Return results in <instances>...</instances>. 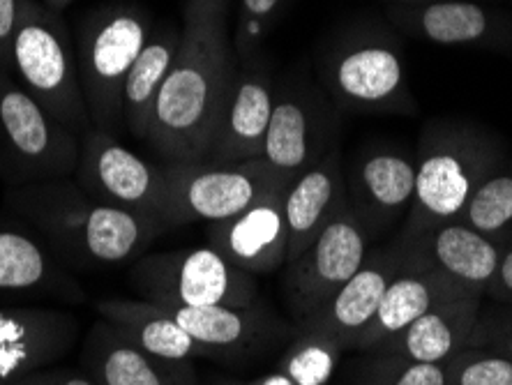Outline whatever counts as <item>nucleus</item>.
I'll return each mask as SVG.
<instances>
[{"instance_id": "obj_1", "label": "nucleus", "mask_w": 512, "mask_h": 385, "mask_svg": "<svg viewBox=\"0 0 512 385\" xmlns=\"http://www.w3.org/2000/svg\"><path fill=\"white\" fill-rule=\"evenodd\" d=\"M236 74L229 0H185L180 44L146 137L164 162H203Z\"/></svg>"}, {"instance_id": "obj_2", "label": "nucleus", "mask_w": 512, "mask_h": 385, "mask_svg": "<svg viewBox=\"0 0 512 385\" xmlns=\"http://www.w3.org/2000/svg\"><path fill=\"white\" fill-rule=\"evenodd\" d=\"M5 203L65 252L93 263L130 261L169 231L160 217L90 199L70 178L7 187Z\"/></svg>"}, {"instance_id": "obj_3", "label": "nucleus", "mask_w": 512, "mask_h": 385, "mask_svg": "<svg viewBox=\"0 0 512 385\" xmlns=\"http://www.w3.org/2000/svg\"><path fill=\"white\" fill-rule=\"evenodd\" d=\"M494 169H499V155L478 130L459 123L429 125L420 139L416 192L402 238H418L459 220L469 196Z\"/></svg>"}, {"instance_id": "obj_4", "label": "nucleus", "mask_w": 512, "mask_h": 385, "mask_svg": "<svg viewBox=\"0 0 512 385\" xmlns=\"http://www.w3.org/2000/svg\"><path fill=\"white\" fill-rule=\"evenodd\" d=\"M12 67L26 93L72 134L81 139L93 127L70 30L58 12L35 0L21 3Z\"/></svg>"}, {"instance_id": "obj_5", "label": "nucleus", "mask_w": 512, "mask_h": 385, "mask_svg": "<svg viewBox=\"0 0 512 385\" xmlns=\"http://www.w3.org/2000/svg\"><path fill=\"white\" fill-rule=\"evenodd\" d=\"M79 137L0 72V178L10 187L72 178Z\"/></svg>"}, {"instance_id": "obj_6", "label": "nucleus", "mask_w": 512, "mask_h": 385, "mask_svg": "<svg viewBox=\"0 0 512 385\" xmlns=\"http://www.w3.org/2000/svg\"><path fill=\"white\" fill-rule=\"evenodd\" d=\"M148 40V14L130 5L97 12L81 30L77 63L93 127H123V83Z\"/></svg>"}, {"instance_id": "obj_7", "label": "nucleus", "mask_w": 512, "mask_h": 385, "mask_svg": "<svg viewBox=\"0 0 512 385\" xmlns=\"http://www.w3.org/2000/svg\"><path fill=\"white\" fill-rule=\"evenodd\" d=\"M162 176L160 220L169 229L190 222L229 220L282 180H291L261 157L240 164L164 162Z\"/></svg>"}, {"instance_id": "obj_8", "label": "nucleus", "mask_w": 512, "mask_h": 385, "mask_svg": "<svg viewBox=\"0 0 512 385\" xmlns=\"http://www.w3.org/2000/svg\"><path fill=\"white\" fill-rule=\"evenodd\" d=\"M132 282L143 300L164 307H252L259 300L254 275L210 245L146 254L134 266Z\"/></svg>"}, {"instance_id": "obj_9", "label": "nucleus", "mask_w": 512, "mask_h": 385, "mask_svg": "<svg viewBox=\"0 0 512 385\" xmlns=\"http://www.w3.org/2000/svg\"><path fill=\"white\" fill-rule=\"evenodd\" d=\"M372 236L351 203L340 208L314 243L286 263L284 293L296 323H305L326 307L370 254Z\"/></svg>"}, {"instance_id": "obj_10", "label": "nucleus", "mask_w": 512, "mask_h": 385, "mask_svg": "<svg viewBox=\"0 0 512 385\" xmlns=\"http://www.w3.org/2000/svg\"><path fill=\"white\" fill-rule=\"evenodd\" d=\"M323 79L328 93L344 109H413L404 58L386 37H363L335 49L323 65Z\"/></svg>"}, {"instance_id": "obj_11", "label": "nucleus", "mask_w": 512, "mask_h": 385, "mask_svg": "<svg viewBox=\"0 0 512 385\" xmlns=\"http://www.w3.org/2000/svg\"><path fill=\"white\" fill-rule=\"evenodd\" d=\"M333 148L335 116L321 90L293 79L277 86L261 160L293 180Z\"/></svg>"}, {"instance_id": "obj_12", "label": "nucleus", "mask_w": 512, "mask_h": 385, "mask_svg": "<svg viewBox=\"0 0 512 385\" xmlns=\"http://www.w3.org/2000/svg\"><path fill=\"white\" fill-rule=\"evenodd\" d=\"M74 183L90 199L107 206L160 217L164 196L162 164H150L134 155L132 150L120 146L116 134L100 127H90L79 139Z\"/></svg>"}, {"instance_id": "obj_13", "label": "nucleus", "mask_w": 512, "mask_h": 385, "mask_svg": "<svg viewBox=\"0 0 512 385\" xmlns=\"http://www.w3.org/2000/svg\"><path fill=\"white\" fill-rule=\"evenodd\" d=\"M275 90L277 83L270 74L268 60L259 54L238 60V74L229 102L203 162L240 164L259 160L273 116Z\"/></svg>"}, {"instance_id": "obj_14", "label": "nucleus", "mask_w": 512, "mask_h": 385, "mask_svg": "<svg viewBox=\"0 0 512 385\" xmlns=\"http://www.w3.org/2000/svg\"><path fill=\"white\" fill-rule=\"evenodd\" d=\"M289 185L291 180H282L243 213L210 224V247L254 277L275 273L286 266L284 194Z\"/></svg>"}, {"instance_id": "obj_15", "label": "nucleus", "mask_w": 512, "mask_h": 385, "mask_svg": "<svg viewBox=\"0 0 512 385\" xmlns=\"http://www.w3.org/2000/svg\"><path fill=\"white\" fill-rule=\"evenodd\" d=\"M79 323L47 307H0V385L42 372L74 344Z\"/></svg>"}, {"instance_id": "obj_16", "label": "nucleus", "mask_w": 512, "mask_h": 385, "mask_svg": "<svg viewBox=\"0 0 512 385\" xmlns=\"http://www.w3.org/2000/svg\"><path fill=\"white\" fill-rule=\"evenodd\" d=\"M406 256H409V252H406L402 238H397L393 245L383 249H374V252L367 254L358 273L335 293V298L319 314L307 319L305 323H298V326L321 328L344 351L356 349L358 337L363 335L367 323L372 321L390 282L404 268Z\"/></svg>"}, {"instance_id": "obj_17", "label": "nucleus", "mask_w": 512, "mask_h": 385, "mask_svg": "<svg viewBox=\"0 0 512 385\" xmlns=\"http://www.w3.org/2000/svg\"><path fill=\"white\" fill-rule=\"evenodd\" d=\"M406 252H409V256H406L404 268L399 270L386 293H383L372 321L367 323L363 335L358 337L356 351L381 349L383 344L409 328L413 321L429 312L436 303L455 296V293L471 291L457 284L455 279H450L446 273H441V270L429 266L409 245H406Z\"/></svg>"}, {"instance_id": "obj_18", "label": "nucleus", "mask_w": 512, "mask_h": 385, "mask_svg": "<svg viewBox=\"0 0 512 385\" xmlns=\"http://www.w3.org/2000/svg\"><path fill=\"white\" fill-rule=\"evenodd\" d=\"M349 203L370 236L409 215L416 192V160L393 150L360 157L346 180Z\"/></svg>"}, {"instance_id": "obj_19", "label": "nucleus", "mask_w": 512, "mask_h": 385, "mask_svg": "<svg viewBox=\"0 0 512 385\" xmlns=\"http://www.w3.org/2000/svg\"><path fill=\"white\" fill-rule=\"evenodd\" d=\"M86 362L95 385H201L192 360L153 356L104 319L90 330Z\"/></svg>"}, {"instance_id": "obj_20", "label": "nucleus", "mask_w": 512, "mask_h": 385, "mask_svg": "<svg viewBox=\"0 0 512 385\" xmlns=\"http://www.w3.org/2000/svg\"><path fill=\"white\" fill-rule=\"evenodd\" d=\"M346 203H349V192H346L340 148H333L321 162L300 173L286 187V263L298 259Z\"/></svg>"}, {"instance_id": "obj_21", "label": "nucleus", "mask_w": 512, "mask_h": 385, "mask_svg": "<svg viewBox=\"0 0 512 385\" xmlns=\"http://www.w3.org/2000/svg\"><path fill=\"white\" fill-rule=\"evenodd\" d=\"M402 240L429 266L446 273L464 289L478 293H485L492 284L503 252L499 240L487 238L459 220L436 226L418 238Z\"/></svg>"}, {"instance_id": "obj_22", "label": "nucleus", "mask_w": 512, "mask_h": 385, "mask_svg": "<svg viewBox=\"0 0 512 385\" xmlns=\"http://www.w3.org/2000/svg\"><path fill=\"white\" fill-rule=\"evenodd\" d=\"M480 296L483 293L462 291L441 300L376 351L416 362H446L466 346L480 314Z\"/></svg>"}, {"instance_id": "obj_23", "label": "nucleus", "mask_w": 512, "mask_h": 385, "mask_svg": "<svg viewBox=\"0 0 512 385\" xmlns=\"http://www.w3.org/2000/svg\"><path fill=\"white\" fill-rule=\"evenodd\" d=\"M164 307V305H162ZM192 339L213 353V358L240 356L277 337L282 323L259 305L252 307H164Z\"/></svg>"}, {"instance_id": "obj_24", "label": "nucleus", "mask_w": 512, "mask_h": 385, "mask_svg": "<svg viewBox=\"0 0 512 385\" xmlns=\"http://www.w3.org/2000/svg\"><path fill=\"white\" fill-rule=\"evenodd\" d=\"M97 314L153 356L167 360L213 358L206 346H201L178 326L167 309L150 300H100Z\"/></svg>"}, {"instance_id": "obj_25", "label": "nucleus", "mask_w": 512, "mask_h": 385, "mask_svg": "<svg viewBox=\"0 0 512 385\" xmlns=\"http://www.w3.org/2000/svg\"><path fill=\"white\" fill-rule=\"evenodd\" d=\"M180 44V30L160 28L139 58L134 60L130 74L123 83V125L132 132L134 139L146 141L150 120H153L155 102L160 88L173 65Z\"/></svg>"}, {"instance_id": "obj_26", "label": "nucleus", "mask_w": 512, "mask_h": 385, "mask_svg": "<svg viewBox=\"0 0 512 385\" xmlns=\"http://www.w3.org/2000/svg\"><path fill=\"white\" fill-rule=\"evenodd\" d=\"M393 19L443 47L480 44L494 33L492 14L466 0H418L416 7L395 10Z\"/></svg>"}, {"instance_id": "obj_27", "label": "nucleus", "mask_w": 512, "mask_h": 385, "mask_svg": "<svg viewBox=\"0 0 512 385\" xmlns=\"http://www.w3.org/2000/svg\"><path fill=\"white\" fill-rule=\"evenodd\" d=\"M60 279L56 261L33 236L0 229V296L49 293L58 289Z\"/></svg>"}, {"instance_id": "obj_28", "label": "nucleus", "mask_w": 512, "mask_h": 385, "mask_svg": "<svg viewBox=\"0 0 512 385\" xmlns=\"http://www.w3.org/2000/svg\"><path fill=\"white\" fill-rule=\"evenodd\" d=\"M342 353V346L326 330L298 326V335L284 351L280 369L298 385H326L333 379Z\"/></svg>"}, {"instance_id": "obj_29", "label": "nucleus", "mask_w": 512, "mask_h": 385, "mask_svg": "<svg viewBox=\"0 0 512 385\" xmlns=\"http://www.w3.org/2000/svg\"><path fill=\"white\" fill-rule=\"evenodd\" d=\"M459 222L501 243L512 231V173L499 169L489 173L469 196Z\"/></svg>"}, {"instance_id": "obj_30", "label": "nucleus", "mask_w": 512, "mask_h": 385, "mask_svg": "<svg viewBox=\"0 0 512 385\" xmlns=\"http://www.w3.org/2000/svg\"><path fill=\"white\" fill-rule=\"evenodd\" d=\"M363 385H448L446 362H416L393 353L367 351Z\"/></svg>"}, {"instance_id": "obj_31", "label": "nucleus", "mask_w": 512, "mask_h": 385, "mask_svg": "<svg viewBox=\"0 0 512 385\" xmlns=\"http://www.w3.org/2000/svg\"><path fill=\"white\" fill-rule=\"evenodd\" d=\"M448 385H512V360L501 353L464 346L446 360Z\"/></svg>"}, {"instance_id": "obj_32", "label": "nucleus", "mask_w": 512, "mask_h": 385, "mask_svg": "<svg viewBox=\"0 0 512 385\" xmlns=\"http://www.w3.org/2000/svg\"><path fill=\"white\" fill-rule=\"evenodd\" d=\"M280 5L282 0H240V28L236 33V44H233L238 60L259 54L256 42H259L261 30L275 17Z\"/></svg>"}, {"instance_id": "obj_33", "label": "nucleus", "mask_w": 512, "mask_h": 385, "mask_svg": "<svg viewBox=\"0 0 512 385\" xmlns=\"http://www.w3.org/2000/svg\"><path fill=\"white\" fill-rule=\"evenodd\" d=\"M466 346H476V349H487L494 353H501L512 360V319L508 316H489V319H480L473 326Z\"/></svg>"}, {"instance_id": "obj_34", "label": "nucleus", "mask_w": 512, "mask_h": 385, "mask_svg": "<svg viewBox=\"0 0 512 385\" xmlns=\"http://www.w3.org/2000/svg\"><path fill=\"white\" fill-rule=\"evenodd\" d=\"M24 0H0V72L12 65V42Z\"/></svg>"}, {"instance_id": "obj_35", "label": "nucleus", "mask_w": 512, "mask_h": 385, "mask_svg": "<svg viewBox=\"0 0 512 385\" xmlns=\"http://www.w3.org/2000/svg\"><path fill=\"white\" fill-rule=\"evenodd\" d=\"M487 293L501 303H512V245L503 247L499 270H496L492 284L487 286Z\"/></svg>"}, {"instance_id": "obj_36", "label": "nucleus", "mask_w": 512, "mask_h": 385, "mask_svg": "<svg viewBox=\"0 0 512 385\" xmlns=\"http://www.w3.org/2000/svg\"><path fill=\"white\" fill-rule=\"evenodd\" d=\"M47 385H95V381L79 372H47Z\"/></svg>"}, {"instance_id": "obj_37", "label": "nucleus", "mask_w": 512, "mask_h": 385, "mask_svg": "<svg viewBox=\"0 0 512 385\" xmlns=\"http://www.w3.org/2000/svg\"><path fill=\"white\" fill-rule=\"evenodd\" d=\"M247 385H298L296 381H291L289 376H286L282 369H277V372H270V374H263L261 379L256 381H247Z\"/></svg>"}, {"instance_id": "obj_38", "label": "nucleus", "mask_w": 512, "mask_h": 385, "mask_svg": "<svg viewBox=\"0 0 512 385\" xmlns=\"http://www.w3.org/2000/svg\"><path fill=\"white\" fill-rule=\"evenodd\" d=\"M12 385H47V369H42V372H35L30 376H24V379H19L17 383Z\"/></svg>"}, {"instance_id": "obj_39", "label": "nucleus", "mask_w": 512, "mask_h": 385, "mask_svg": "<svg viewBox=\"0 0 512 385\" xmlns=\"http://www.w3.org/2000/svg\"><path fill=\"white\" fill-rule=\"evenodd\" d=\"M44 3H47L49 10H54V12H58V14H60V12L65 10L67 5L72 3V0H44Z\"/></svg>"}, {"instance_id": "obj_40", "label": "nucleus", "mask_w": 512, "mask_h": 385, "mask_svg": "<svg viewBox=\"0 0 512 385\" xmlns=\"http://www.w3.org/2000/svg\"><path fill=\"white\" fill-rule=\"evenodd\" d=\"M210 385H247V383H240V381H233V379H217Z\"/></svg>"}]
</instances>
